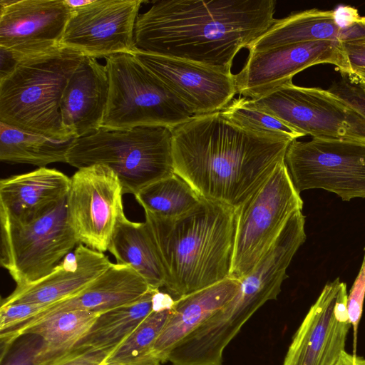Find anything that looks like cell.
<instances>
[{
  "mask_svg": "<svg viewBox=\"0 0 365 365\" xmlns=\"http://www.w3.org/2000/svg\"><path fill=\"white\" fill-rule=\"evenodd\" d=\"M293 140L242 127L221 111L173 129L175 173L203 199L236 212L284 162Z\"/></svg>",
  "mask_w": 365,
  "mask_h": 365,
  "instance_id": "6da1fadb",
  "label": "cell"
},
{
  "mask_svg": "<svg viewBox=\"0 0 365 365\" xmlns=\"http://www.w3.org/2000/svg\"><path fill=\"white\" fill-rule=\"evenodd\" d=\"M274 0H160L139 14L135 48L232 73L234 58L274 23Z\"/></svg>",
  "mask_w": 365,
  "mask_h": 365,
  "instance_id": "7a4b0ae2",
  "label": "cell"
},
{
  "mask_svg": "<svg viewBox=\"0 0 365 365\" xmlns=\"http://www.w3.org/2000/svg\"><path fill=\"white\" fill-rule=\"evenodd\" d=\"M145 217L171 297L178 299L230 277L235 210L202 198L182 216L168 218L145 211Z\"/></svg>",
  "mask_w": 365,
  "mask_h": 365,
  "instance_id": "3957f363",
  "label": "cell"
},
{
  "mask_svg": "<svg viewBox=\"0 0 365 365\" xmlns=\"http://www.w3.org/2000/svg\"><path fill=\"white\" fill-rule=\"evenodd\" d=\"M84 56L58 49L23 59L0 79V122L66 142L60 103L65 86Z\"/></svg>",
  "mask_w": 365,
  "mask_h": 365,
  "instance_id": "277c9868",
  "label": "cell"
},
{
  "mask_svg": "<svg viewBox=\"0 0 365 365\" xmlns=\"http://www.w3.org/2000/svg\"><path fill=\"white\" fill-rule=\"evenodd\" d=\"M173 129L163 125L101 128L73 140L66 163L78 169L96 164L107 166L118 176L123 194L135 195L175 173Z\"/></svg>",
  "mask_w": 365,
  "mask_h": 365,
  "instance_id": "5b68a950",
  "label": "cell"
},
{
  "mask_svg": "<svg viewBox=\"0 0 365 365\" xmlns=\"http://www.w3.org/2000/svg\"><path fill=\"white\" fill-rule=\"evenodd\" d=\"M109 93L101 128L128 130L163 125L174 128L193 115L131 53L105 57Z\"/></svg>",
  "mask_w": 365,
  "mask_h": 365,
  "instance_id": "8992f818",
  "label": "cell"
},
{
  "mask_svg": "<svg viewBox=\"0 0 365 365\" xmlns=\"http://www.w3.org/2000/svg\"><path fill=\"white\" fill-rule=\"evenodd\" d=\"M0 263L17 287L48 275L79 244L68 221L66 197L29 222L0 216Z\"/></svg>",
  "mask_w": 365,
  "mask_h": 365,
  "instance_id": "52a82bcc",
  "label": "cell"
},
{
  "mask_svg": "<svg viewBox=\"0 0 365 365\" xmlns=\"http://www.w3.org/2000/svg\"><path fill=\"white\" fill-rule=\"evenodd\" d=\"M249 101L305 135L365 144V114L329 89L292 82Z\"/></svg>",
  "mask_w": 365,
  "mask_h": 365,
  "instance_id": "ba28073f",
  "label": "cell"
},
{
  "mask_svg": "<svg viewBox=\"0 0 365 365\" xmlns=\"http://www.w3.org/2000/svg\"><path fill=\"white\" fill-rule=\"evenodd\" d=\"M302 207L303 200L284 162L237 211L230 277L240 280L250 273L273 245L289 217Z\"/></svg>",
  "mask_w": 365,
  "mask_h": 365,
  "instance_id": "9c48e42d",
  "label": "cell"
},
{
  "mask_svg": "<svg viewBox=\"0 0 365 365\" xmlns=\"http://www.w3.org/2000/svg\"><path fill=\"white\" fill-rule=\"evenodd\" d=\"M284 163L296 190L323 189L344 201L365 198V144L312 138L293 140Z\"/></svg>",
  "mask_w": 365,
  "mask_h": 365,
  "instance_id": "30bf717a",
  "label": "cell"
},
{
  "mask_svg": "<svg viewBox=\"0 0 365 365\" xmlns=\"http://www.w3.org/2000/svg\"><path fill=\"white\" fill-rule=\"evenodd\" d=\"M70 178L68 223L79 243L104 252L124 214L120 180L110 168L99 164L78 169Z\"/></svg>",
  "mask_w": 365,
  "mask_h": 365,
  "instance_id": "8fae6325",
  "label": "cell"
},
{
  "mask_svg": "<svg viewBox=\"0 0 365 365\" xmlns=\"http://www.w3.org/2000/svg\"><path fill=\"white\" fill-rule=\"evenodd\" d=\"M334 66L342 76L354 71L341 41H319L282 46L249 52L235 76L237 93L248 99L259 98L292 82L298 73L315 65Z\"/></svg>",
  "mask_w": 365,
  "mask_h": 365,
  "instance_id": "7c38bea8",
  "label": "cell"
},
{
  "mask_svg": "<svg viewBox=\"0 0 365 365\" xmlns=\"http://www.w3.org/2000/svg\"><path fill=\"white\" fill-rule=\"evenodd\" d=\"M346 283H327L294 334L283 365H336L351 327Z\"/></svg>",
  "mask_w": 365,
  "mask_h": 365,
  "instance_id": "4fadbf2b",
  "label": "cell"
},
{
  "mask_svg": "<svg viewBox=\"0 0 365 365\" xmlns=\"http://www.w3.org/2000/svg\"><path fill=\"white\" fill-rule=\"evenodd\" d=\"M142 0H94L71 10L61 48L84 56L106 57L131 53Z\"/></svg>",
  "mask_w": 365,
  "mask_h": 365,
  "instance_id": "5bb4252c",
  "label": "cell"
},
{
  "mask_svg": "<svg viewBox=\"0 0 365 365\" xmlns=\"http://www.w3.org/2000/svg\"><path fill=\"white\" fill-rule=\"evenodd\" d=\"M135 57L193 115L222 110L237 94L235 76L192 61L134 48Z\"/></svg>",
  "mask_w": 365,
  "mask_h": 365,
  "instance_id": "9a60e30c",
  "label": "cell"
},
{
  "mask_svg": "<svg viewBox=\"0 0 365 365\" xmlns=\"http://www.w3.org/2000/svg\"><path fill=\"white\" fill-rule=\"evenodd\" d=\"M71 13L64 0H1L0 47L22 60L58 49Z\"/></svg>",
  "mask_w": 365,
  "mask_h": 365,
  "instance_id": "2e32d148",
  "label": "cell"
},
{
  "mask_svg": "<svg viewBox=\"0 0 365 365\" xmlns=\"http://www.w3.org/2000/svg\"><path fill=\"white\" fill-rule=\"evenodd\" d=\"M110 264L103 252L79 243L48 275L29 285L16 287L1 306L32 303L46 307L63 301L82 291Z\"/></svg>",
  "mask_w": 365,
  "mask_h": 365,
  "instance_id": "e0dca14e",
  "label": "cell"
},
{
  "mask_svg": "<svg viewBox=\"0 0 365 365\" xmlns=\"http://www.w3.org/2000/svg\"><path fill=\"white\" fill-rule=\"evenodd\" d=\"M108 93L106 66L96 58L83 56L68 80L60 103L62 123L75 138L101 128Z\"/></svg>",
  "mask_w": 365,
  "mask_h": 365,
  "instance_id": "ac0fdd59",
  "label": "cell"
},
{
  "mask_svg": "<svg viewBox=\"0 0 365 365\" xmlns=\"http://www.w3.org/2000/svg\"><path fill=\"white\" fill-rule=\"evenodd\" d=\"M150 289L143 277L131 267L111 263L77 294L45 307L14 328L13 333L18 336L26 328L58 312L84 310L101 314L138 301Z\"/></svg>",
  "mask_w": 365,
  "mask_h": 365,
  "instance_id": "d6986e66",
  "label": "cell"
},
{
  "mask_svg": "<svg viewBox=\"0 0 365 365\" xmlns=\"http://www.w3.org/2000/svg\"><path fill=\"white\" fill-rule=\"evenodd\" d=\"M71 178L46 167L0 180V216L26 223L38 218L66 197Z\"/></svg>",
  "mask_w": 365,
  "mask_h": 365,
  "instance_id": "ffe728a7",
  "label": "cell"
},
{
  "mask_svg": "<svg viewBox=\"0 0 365 365\" xmlns=\"http://www.w3.org/2000/svg\"><path fill=\"white\" fill-rule=\"evenodd\" d=\"M240 280L227 278L175 299L152 350L155 364L167 362L171 350L237 294Z\"/></svg>",
  "mask_w": 365,
  "mask_h": 365,
  "instance_id": "44dd1931",
  "label": "cell"
},
{
  "mask_svg": "<svg viewBox=\"0 0 365 365\" xmlns=\"http://www.w3.org/2000/svg\"><path fill=\"white\" fill-rule=\"evenodd\" d=\"M362 29L356 26L341 29L336 23L334 10L307 9L279 19L255 40L249 52L275 47L319 41H344L359 36Z\"/></svg>",
  "mask_w": 365,
  "mask_h": 365,
  "instance_id": "7402d4cb",
  "label": "cell"
},
{
  "mask_svg": "<svg viewBox=\"0 0 365 365\" xmlns=\"http://www.w3.org/2000/svg\"><path fill=\"white\" fill-rule=\"evenodd\" d=\"M108 250L115 257L116 263L133 269L150 288L164 287V270L145 222H132L125 214L121 215Z\"/></svg>",
  "mask_w": 365,
  "mask_h": 365,
  "instance_id": "603a6c76",
  "label": "cell"
},
{
  "mask_svg": "<svg viewBox=\"0 0 365 365\" xmlns=\"http://www.w3.org/2000/svg\"><path fill=\"white\" fill-rule=\"evenodd\" d=\"M100 313L84 310L61 312L31 325L19 335L36 334L42 344L34 365H51L72 353Z\"/></svg>",
  "mask_w": 365,
  "mask_h": 365,
  "instance_id": "cb8c5ba5",
  "label": "cell"
},
{
  "mask_svg": "<svg viewBox=\"0 0 365 365\" xmlns=\"http://www.w3.org/2000/svg\"><path fill=\"white\" fill-rule=\"evenodd\" d=\"M159 290L150 289L135 302L100 314L73 351L113 353L155 309Z\"/></svg>",
  "mask_w": 365,
  "mask_h": 365,
  "instance_id": "d4e9b609",
  "label": "cell"
},
{
  "mask_svg": "<svg viewBox=\"0 0 365 365\" xmlns=\"http://www.w3.org/2000/svg\"><path fill=\"white\" fill-rule=\"evenodd\" d=\"M73 140L57 141L0 122V160L38 168L53 163H66L67 153Z\"/></svg>",
  "mask_w": 365,
  "mask_h": 365,
  "instance_id": "484cf974",
  "label": "cell"
},
{
  "mask_svg": "<svg viewBox=\"0 0 365 365\" xmlns=\"http://www.w3.org/2000/svg\"><path fill=\"white\" fill-rule=\"evenodd\" d=\"M155 309L138 326L125 341L107 359L117 365H158L151 350L160 335L174 299L168 293H156Z\"/></svg>",
  "mask_w": 365,
  "mask_h": 365,
  "instance_id": "4316f807",
  "label": "cell"
},
{
  "mask_svg": "<svg viewBox=\"0 0 365 365\" xmlns=\"http://www.w3.org/2000/svg\"><path fill=\"white\" fill-rule=\"evenodd\" d=\"M135 197L144 211L168 218L187 213L202 199L190 184L175 173L145 186Z\"/></svg>",
  "mask_w": 365,
  "mask_h": 365,
  "instance_id": "83f0119b",
  "label": "cell"
},
{
  "mask_svg": "<svg viewBox=\"0 0 365 365\" xmlns=\"http://www.w3.org/2000/svg\"><path fill=\"white\" fill-rule=\"evenodd\" d=\"M221 112L231 121L255 131L283 136L292 140L305 136L275 116L256 108L246 98L232 100Z\"/></svg>",
  "mask_w": 365,
  "mask_h": 365,
  "instance_id": "f1b7e54d",
  "label": "cell"
},
{
  "mask_svg": "<svg viewBox=\"0 0 365 365\" xmlns=\"http://www.w3.org/2000/svg\"><path fill=\"white\" fill-rule=\"evenodd\" d=\"M41 344L42 339L38 335L29 334L21 336L4 356L6 359L2 365H34Z\"/></svg>",
  "mask_w": 365,
  "mask_h": 365,
  "instance_id": "f546056e",
  "label": "cell"
},
{
  "mask_svg": "<svg viewBox=\"0 0 365 365\" xmlns=\"http://www.w3.org/2000/svg\"><path fill=\"white\" fill-rule=\"evenodd\" d=\"M365 252V247H364ZM365 297V253L358 276L348 294L347 311L354 331V348L356 351L359 324L361 317Z\"/></svg>",
  "mask_w": 365,
  "mask_h": 365,
  "instance_id": "4dcf8cb0",
  "label": "cell"
},
{
  "mask_svg": "<svg viewBox=\"0 0 365 365\" xmlns=\"http://www.w3.org/2000/svg\"><path fill=\"white\" fill-rule=\"evenodd\" d=\"M45 306L32 303H16L0 307V333L12 329L32 318Z\"/></svg>",
  "mask_w": 365,
  "mask_h": 365,
  "instance_id": "1f68e13d",
  "label": "cell"
},
{
  "mask_svg": "<svg viewBox=\"0 0 365 365\" xmlns=\"http://www.w3.org/2000/svg\"><path fill=\"white\" fill-rule=\"evenodd\" d=\"M112 353L103 351H73L51 365H103Z\"/></svg>",
  "mask_w": 365,
  "mask_h": 365,
  "instance_id": "d6a6232c",
  "label": "cell"
},
{
  "mask_svg": "<svg viewBox=\"0 0 365 365\" xmlns=\"http://www.w3.org/2000/svg\"><path fill=\"white\" fill-rule=\"evenodd\" d=\"M342 43L353 71L365 69V35L345 39Z\"/></svg>",
  "mask_w": 365,
  "mask_h": 365,
  "instance_id": "836d02e7",
  "label": "cell"
},
{
  "mask_svg": "<svg viewBox=\"0 0 365 365\" xmlns=\"http://www.w3.org/2000/svg\"><path fill=\"white\" fill-rule=\"evenodd\" d=\"M334 14L336 23L341 29L365 26V16H361L358 10L351 6H339L334 10Z\"/></svg>",
  "mask_w": 365,
  "mask_h": 365,
  "instance_id": "e575fe53",
  "label": "cell"
},
{
  "mask_svg": "<svg viewBox=\"0 0 365 365\" xmlns=\"http://www.w3.org/2000/svg\"><path fill=\"white\" fill-rule=\"evenodd\" d=\"M347 100L365 114V94L359 88H353L349 93Z\"/></svg>",
  "mask_w": 365,
  "mask_h": 365,
  "instance_id": "d590c367",
  "label": "cell"
},
{
  "mask_svg": "<svg viewBox=\"0 0 365 365\" xmlns=\"http://www.w3.org/2000/svg\"><path fill=\"white\" fill-rule=\"evenodd\" d=\"M344 77L365 94V69L354 71L352 75Z\"/></svg>",
  "mask_w": 365,
  "mask_h": 365,
  "instance_id": "8d00e7d4",
  "label": "cell"
},
{
  "mask_svg": "<svg viewBox=\"0 0 365 365\" xmlns=\"http://www.w3.org/2000/svg\"><path fill=\"white\" fill-rule=\"evenodd\" d=\"M336 365H365V359L344 352Z\"/></svg>",
  "mask_w": 365,
  "mask_h": 365,
  "instance_id": "74e56055",
  "label": "cell"
},
{
  "mask_svg": "<svg viewBox=\"0 0 365 365\" xmlns=\"http://www.w3.org/2000/svg\"><path fill=\"white\" fill-rule=\"evenodd\" d=\"M66 5L71 9H76L88 5L94 0H64Z\"/></svg>",
  "mask_w": 365,
  "mask_h": 365,
  "instance_id": "f35d334b",
  "label": "cell"
},
{
  "mask_svg": "<svg viewBox=\"0 0 365 365\" xmlns=\"http://www.w3.org/2000/svg\"><path fill=\"white\" fill-rule=\"evenodd\" d=\"M103 365H117V364H108V363H106H106Z\"/></svg>",
  "mask_w": 365,
  "mask_h": 365,
  "instance_id": "ab89813d",
  "label": "cell"
}]
</instances>
